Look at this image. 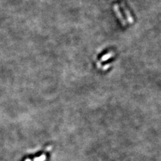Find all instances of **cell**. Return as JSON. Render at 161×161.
<instances>
[{"label": "cell", "mask_w": 161, "mask_h": 161, "mask_svg": "<svg viewBox=\"0 0 161 161\" xmlns=\"http://www.w3.org/2000/svg\"><path fill=\"white\" fill-rule=\"evenodd\" d=\"M114 11H115V12H116V15H117V17H118L120 20V22H121V23H122V25L126 26V22H125V20L124 19L123 16H122V14H121L120 11L119 7H118V5H117V4H115L114 5Z\"/></svg>", "instance_id": "obj_1"}, {"label": "cell", "mask_w": 161, "mask_h": 161, "mask_svg": "<svg viewBox=\"0 0 161 161\" xmlns=\"http://www.w3.org/2000/svg\"><path fill=\"white\" fill-rule=\"evenodd\" d=\"M45 159V156L44 155H42L39 158H35L34 161H44Z\"/></svg>", "instance_id": "obj_3"}, {"label": "cell", "mask_w": 161, "mask_h": 161, "mask_svg": "<svg viewBox=\"0 0 161 161\" xmlns=\"http://www.w3.org/2000/svg\"><path fill=\"white\" fill-rule=\"evenodd\" d=\"M113 56V55L112 54H108V55H105V56H103V58H102V61H105V60H107V58H110V57H111V56Z\"/></svg>", "instance_id": "obj_4"}, {"label": "cell", "mask_w": 161, "mask_h": 161, "mask_svg": "<svg viewBox=\"0 0 161 161\" xmlns=\"http://www.w3.org/2000/svg\"><path fill=\"white\" fill-rule=\"evenodd\" d=\"M121 6H122V9L124 10V12H125L126 15V17L127 18H128V22H130V23H132V22H134L133 18L132 17V15L130 14V11H129V10L128 9V8H126V5L124 4V2H122V3H121Z\"/></svg>", "instance_id": "obj_2"}, {"label": "cell", "mask_w": 161, "mask_h": 161, "mask_svg": "<svg viewBox=\"0 0 161 161\" xmlns=\"http://www.w3.org/2000/svg\"><path fill=\"white\" fill-rule=\"evenodd\" d=\"M25 161H31V160H30V159H27V160H26Z\"/></svg>", "instance_id": "obj_5"}]
</instances>
